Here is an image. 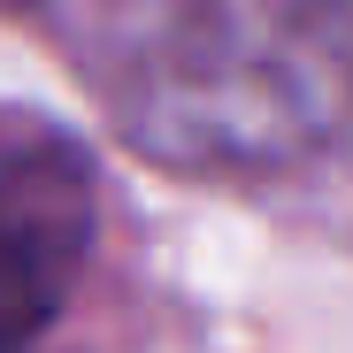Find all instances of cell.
<instances>
[{
  "mask_svg": "<svg viewBox=\"0 0 353 353\" xmlns=\"http://www.w3.org/2000/svg\"><path fill=\"white\" fill-rule=\"evenodd\" d=\"M100 239L92 154L31 108H0V353H46Z\"/></svg>",
  "mask_w": 353,
  "mask_h": 353,
  "instance_id": "7a4b0ae2",
  "label": "cell"
},
{
  "mask_svg": "<svg viewBox=\"0 0 353 353\" xmlns=\"http://www.w3.org/2000/svg\"><path fill=\"white\" fill-rule=\"evenodd\" d=\"M115 123L192 176H276L353 131V0H146Z\"/></svg>",
  "mask_w": 353,
  "mask_h": 353,
  "instance_id": "6da1fadb",
  "label": "cell"
}]
</instances>
